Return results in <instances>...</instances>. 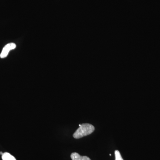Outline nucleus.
I'll use <instances>...</instances> for the list:
<instances>
[{
  "label": "nucleus",
  "mask_w": 160,
  "mask_h": 160,
  "mask_svg": "<svg viewBox=\"0 0 160 160\" xmlns=\"http://www.w3.org/2000/svg\"><path fill=\"white\" fill-rule=\"evenodd\" d=\"M94 126L88 123H84L79 125V127L77 129L73 134L74 138L79 139L86 136L91 134L94 132Z\"/></svg>",
  "instance_id": "1"
},
{
  "label": "nucleus",
  "mask_w": 160,
  "mask_h": 160,
  "mask_svg": "<svg viewBox=\"0 0 160 160\" xmlns=\"http://www.w3.org/2000/svg\"><path fill=\"white\" fill-rule=\"evenodd\" d=\"M115 160H124L118 150H116L115 151Z\"/></svg>",
  "instance_id": "5"
},
{
  "label": "nucleus",
  "mask_w": 160,
  "mask_h": 160,
  "mask_svg": "<svg viewBox=\"0 0 160 160\" xmlns=\"http://www.w3.org/2000/svg\"><path fill=\"white\" fill-rule=\"evenodd\" d=\"M16 48V45L14 43H10L7 44L3 48L2 52L0 54V58H5L7 57L9 51L14 49Z\"/></svg>",
  "instance_id": "2"
},
{
  "label": "nucleus",
  "mask_w": 160,
  "mask_h": 160,
  "mask_svg": "<svg viewBox=\"0 0 160 160\" xmlns=\"http://www.w3.org/2000/svg\"><path fill=\"white\" fill-rule=\"evenodd\" d=\"M70 157L72 160H91L88 157L82 156L77 152H72Z\"/></svg>",
  "instance_id": "3"
},
{
  "label": "nucleus",
  "mask_w": 160,
  "mask_h": 160,
  "mask_svg": "<svg viewBox=\"0 0 160 160\" xmlns=\"http://www.w3.org/2000/svg\"><path fill=\"white\" fill-rule=\"evenodd\" d=\"M2 160H17L14 157L7 152H4L2 155Z\"/></svg>",
  "instance_id": "4"
},
{
  "label": "nucleus",
  "mask_w": 160,
  "mask_h": 160,
  "mask_svg": "<svg viewBox=\"0 0 160 160\" xmlns=\"http://www.w3.org/2000/svg\"><path fill=\"white\" fill-rule=\"evenodd\" d=\"M3 154V153L2 152H0V154L2 155Z\"/></svg>",
  "instance_id": "6"
}]
</instances>
